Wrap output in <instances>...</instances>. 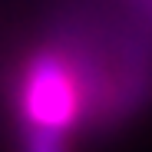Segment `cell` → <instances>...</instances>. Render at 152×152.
Segmentation results:
<instances>
[{"label": "cell", "instance_id": "4", "mask_svg": "<svg viewBox=\"0 0 152 152\" xmlns=\"http://www.w3.org/2000/svg\"><path fill=\"white\" fill-rule=\"evenodd\" d=\"M122 4H126V10H129L142 27L152 33V0H122Z\"/></svg>", "mask_w": 152, "mask_h": 152}, {"label": "cell", "instance_id": "3", "mask_svg": "<svg viewBox=\"0 0 152 152\" xmlns=\"http://www.w3.org/2000/svg\"><path fill=\"white\" fill-rule=\"evenodd\" d=\"M20 152H69V136L50 129H23Z\"/></svg>", "mask_w": 152, "mask_h": 152}, {"label": "cell", "instance_id": "2", "mask_svg": "<svg viewBox=\"0 0 152 152\" xmlns=\"http://www.w3.org/2000/svg\"><path fill=\"white\" fill-rule=\"evenodd\" d=\"M13 99L23 129H50L63 136L83 129V93L76 73L50 43L27 56Z\"/></svg>", "mask_w": 152, "mask_h": 152}, {"label": "cell", "instance_id": "1", "mask_svg": "<svg viewBox=\"0 0 152 152\" xmlns=\"http://www.w3.org/2000/svg\"><path fill=\"white\" fill-rule=\"evenodd\" d=\"M46 43L76 73L83 132H116L152 106V33L122 0H63Z\"/></svg>", "mask_w": 152, "mask_h": 152}]
</instances>
